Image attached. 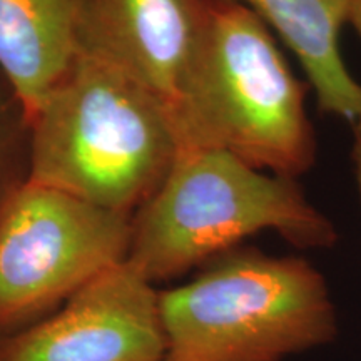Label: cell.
<instances>
[{"label":"cell","instance_id":"1","mask_svg":"<svg viewBox=\"0 0 361 361\" xmlns=\"http://www.w3.org/2000/svg\"><path fill=\"white\" fill-rule=\"evenodd\" d=\"M179 147L159 97L117 66L79 51L30 117L29 180L134 214Z\"/></svg>","mask_w":361,"mask_h":361},{"label":"cell","instance_id":"2","mask_svg":"<svg viewBox=\"0 0 361 361\" xmlns=\"http://www.w3.org/2000/svg\"><path fill=\"white\" fill-rule=\"evenodd\" d=\"M305 94L255 12L234 0H206L174 109L180 147L221 149L252 168L296 179L316 159Z\"/></svg>","mask_w":361,"mask_h":361},{"label":"cell","instance_id":"3","mask_svg":"<svg viewBox=\"0 0 361 361\" xmlns=\"http://www.w3.org/2000/svg\"><path fill=\"white\" fill-rule=\"evenodd\" d=\"M273 229L301 250L331 247L335 224L296 179L256 169L214 147H179L159 188L130 218L126 261L151 284L200 269Z\"/></svg>","mask_w":361,"mask_h":361},{"label":"cell","instance_id":"4","mask_svg":"<svg viewBox=\"0 0 361 361\" xmlns=\"http://www.w3.org/2000/svg\"><path fill=\"white\" fill-rule=\"evenodd\" d=\"M162 361H281L335 340L328 286L310 261L258 247L221 252L159 291Z\"/></svg>","mask_w":361,"mask_h":361},{"label":"cell","instance_id":"5","mask_svg":"<svg viewBox=\"0 0 361 361\" xmlns=\"http://www.w3.org/2000/svg\"><path fill=\"white\" fill-rule=\"evenodd\" d=\"M130 218L29 179L13 189L0 206V335L124 263Z\"/></svg>","mask_w":361,"mask_h":361},{"label":"cell","instance_id":"6","mask_svg":"<svg viewBox=\"0 0 361 361\" xmlns=\"http://www.w3.org/2000/svg\"><path fill=\"white\" fill-rule=\"evenodd\" d=\"M159 290L128 261L37 322L0 335V361H162Z\"/></svg>","mask_w":361,"mask_h":361},{"label":"cell","instance_id":"7","mask_svg":"<svg viewBox=\"0 0 361 361\" xmlns=\"http://www.w3.org/2000/svg\"><path fill=\"white\" fill-rule=\"evenodd\" d=\"M204 16L206 0H82L79 51L128 72L174 119Z\"/></svg>","mask_w":361,"mask_h":361},{"label":"cell","instance_id":"8","mask_svg":"<svg viewBox=\"0 0 361 361\" xmlns=\"http://www.w3.org/2000/svg\"><path fill=\"white\" fill-rule=\"evenodd\" d=\"M82 0H0V74L34 116L80 49Z\"/></svg>","mask_w":361,"mask_h":361},{"label":"cell","instance_id":"9","mask_svg":"<svg viewBox=\"0 0 361 361\" xmlns=\"http://www.w3.org/2000/svg\"><path fill=\"white\" fill-rule=\"evenodd\" d=\"M255 12L296 54L319 111L361 121V84L346 69L340 32L351 0H234Z\"/></svg>","mask_w":361,"mask_h":361},{"label":"cell","instance_id":"10","mask_svg":"<svg viewBox=\"0 0 361 361\" xmlns=\"http://www.w3.org/2000/svg\"><path fill=\"white\" fill-rule=\"evenodd\" d=\"M30 121L16 90L0 74V206L29 179Z\"/></svg>","mask_w":361,"mask_h":361},{"label":"cell","instance_id":"11","mask_svg":"<svg viewBox=\"0 0 361 361\" xmlns=\"http://www.w3.org/2000/svg\"><path fill=\"white\" fill-rule=\"evenodd\" d=\"M351 156H353L356 186H358L361 200V121H356L353 124V151H351Z\"/></svg>","mask_w":361,"mask_h":361},{"label":"cell","instance_id":"12","mask_svg":"<svg viewBox=\"0 0 361 361\" xmlns=\"http://www.w3.org/2000/svg\"><path fill=\"white\" fill-rule=\"evenodd\" d=\"M348 24L353 25L356 34H358L361 39V0H351Z\"/></svg>","mask_w":361,"mask_h":361}]
</instances>
